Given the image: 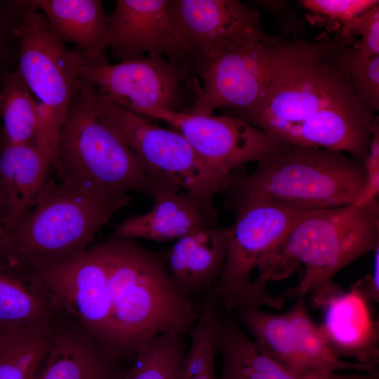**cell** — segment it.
Wrapping results in <instances>:
<instances>
[{
    "label": "cell",
    "instance_id": "cell-25",
    "mask_svg": "<svg viewBox=\"0 0 379 379\" xmlns=\"http://www.w3.org/2000/svg\"><path fill=\"white\" fill-rule=\"evenodd\" d=\"M55 316L0 333V379H36L48 352Z\"/></svg>",
    "mask_w": 379,
    "mask_h": 379
},
{
    "label": "cell",
    "instance_id": "cell-2",
    "mask_svg": "<svg viewBox=\"0 0 379 379\" xmlns=\"http://www.w3.org/2000/svg\"><path fill=\"white\" fill-rule=\"evenodd\" d=\"M109 309L107 348L129 361L147 340L165 333L187 334L197 312L172 281L164 259L131 239L102 243Z\"/></svg>",
    "mask_w": 379,
    "mask_h": 379
},
{
    "label": "cell",
    "instance_id": "cell-17",
    "mask_svg": "<svg viewBox=\"0 0 379 379\" xmlns=\"http://www.w3.org/2000/svg\"><path fill=\"white\" fill-rule=\"evenodd\" d=\"M51 161L34 144H0V219L4 232L32 207L48 181Z\"/></svg>",
    "mask_w": 379,
    "mask_h": 379
},
{
    "label": "cell",
    "instance_id": "cell-11",
    "mask_svg": "<svg viewBox=\"0 0 379 379\" xmlns=\"http://www.w3.org/2000/svg\"><path fill=\"white\" fill-rule=\"evenodd\" d=\"M289 43L270 39L221 51L197 61L193 72L201 81L190 112L211 114L217 108L236 117L260 102Z\"/></svg>",
    "mask_w": 379,
    "mask_h": 379
},
{
    "label": "cell",
    "instance_id": "cell-29",
    "mask_svg": "<svg viewBox=\"0 0 379 379\" xmlns=\"http://www.w3.org/2000/svg\"><path fill=\"white\" fill-rule=\"evenodd\" d=\"M347 44L340 41L326 58L347 79L365 111L373 116L379 110V56L362 55Z\"/></svg>",
    "mask_w": 379,
    "mask_h": 379
},
{
    "label": "cell",
    "instance_id": "cell-36",
    "mask_svg": "<svg viewBox=\"0 0 379 379\" xmlns=\"http://www.w3.org/2000/svg\"><path fill=\"white\" fill-rule=\"evenodd\" d=\"M4 234H5V232H4V229H3L1 222V219H0V240L1 241H3Z\"/></svg>",
    "mask_w": 379,
    "mask_h": 379
},
{
    "label": "cell",
    "instance_id": "cell-12",
    "mask_svg": "<svg viewBox=\"0 0 379 379\" xmlns=\"http://www.w3.org/2000/svg\"><path fill=\"white\" fill-rule=\"evenodd\" d=\"M135 113L168 124L201 157L227 175L246 164L257 163L281 143L262 130L225 114L178 112L159 107Z\"/></svg>",
    "mask_w": 379,
    "mask_h": 379
},
{
    "label": "cell",
    "instance_id": "cell-1",
    "mask_svg": "<svg viewBox=\"0 0 379 379\" xmlns=\"http://www.w3.org/2000/svg\"><path fill=\"white\" fill-rule=\"evenodd\" d=\"M340 41H289L259 104L234 117L282 143L342 152L363 164L374 115L326 58Z\"/></svg>",
    "mask_w": 379,
    "mask_h": 379
},
{
    "label": "cell",
    "instance_id": "cell-16",
    "mask_svg": "<svg viewBox=\"0 0 379 379\" xmlns=\"http://www.w3.org/2000/svg\"><path fill=\"white\" fill-rule=\"evenodd\" d=\"M228 229L215 226L193 232L176 241L164 258L178 289L191 298L211 290L222 272Z\"/></svg>",
    "mask_w": 379,
    "mask_h": 379
},
{
    "label": "cell",
    "instance_id": "cell-5",
    "mask_svg": "<svg viewBox=\"0 0 379 379\" xmlns=\"http://www.w3.org/2000/svg\"><path fill=\"white\" fill-rule=\"evenodd\" d=\"M51 168L58 182L88 192L154 198L180 190L147 166L112 126L98 117L79 88L60 130Z\"/></svg>",
    "mask_w": 379,
    "mask_h": 379
},
{
    "label": "cell",
    "instance_id": "cell-8",
    "mask_svg": "<svg viewBox=\"0 0 379 379\" xmlns=\"http://www.w3.org/2000/svg\"><path fill=\"white\" fill-rule=\"evenodd\" d=\"M234 220L228 229L226 260L213 288L218 307L227 312L251 306L281 309L286 299L269 293L251 279L254 270L284 241L294 225L314 211L258 197H230Z\"/></svg>",
    "mask_w": 379,
    "mask_h": 379
},
{
    "label": "cell",
    "instance_id": "cell-28",
    "mask_svg": "<svg viewBox=\"0 0 379 379\" xmlns=\"http://www.w3.org/2000/svg\"><path fill=\"white\" fill-rule=\"evenodd\" d=\"M184 335L165 333L147 340L124 369L121 379H178L187 350Z\"/></svg>",
    "mask_w": 379,
    "mask_h": 379
},
{
    "label": "cell",
    "instance_id": "cell-34",
    "mask_svg": "<svg viewBox=\"0 0 379 379\" xmlns=\"http://www.w3.org/2000/svg\"><path fill=\"white\" fill-rule=\"evenodd\" d=\"M373 267L371 274L359 279L351 287L366 302H379V246L373 251Z\"/></svg>",
    "mask_w": 379,
    "mask_h": 379
},
{
    "label": "cell",
    "instance_id": "cell-23",
    "mask_svg": "<svg viewBox=\"0 0 379 379\" xmlns=\"http://www.w3.org/2000/svg\"><path fill=\"white\" fill-rule=\"evenodd\" d=\"M237 321L273 359L297 378L309 375L300 357L294 326L288 313L275 314L260 307L243 306L233 311Z\"/></svg>",
    "mask_w": 379,
    "mask_h": 379
},
{
    "label": "cell",
    "instance_id": "cell-10",
    "mask_svg": "<svg viewBox=\"0 0 379 379\" xmlns=\"http://www.w3.org/2000/svg\"><path fill=\"white\" fill-rule=\"evenodd\" d=\"M192 69L158 54L109 64L92 61L82 81L105 100L133 112L159 107L190 112L200 93Z\"/></svg>",
    "mask_w": 379,
    "mask_h": 379
},
{
    "label": "cell",
    "instance_id": "cell-9",
    "mask_svg": "<svg viewBox=\"0 0 379 379\" xmlns=\"http://www.w3.org/2000/svg\"><path fill=\"white\" fill-rule=\"evenodd\" d=\"M79 89L95 114L116 130L143 163L218 218L215 197L225 191L233 174L227 175L204 160L178 132L105 100L85 82Z\"/></svg>",
    "mask_w": 379,
    "mask_h": 379
},
{
    "label": "cell",
    "instance_id": "cell-30",
    "mask_svg": "<svg viewBox=\"0 0 379 379\" xmlns=\"http://www.w3.org/2000/svg\"><path fill=\"white\" fill-rule=\"evenodd\" d=\"M298 4L307 10V19L338 34L344 27L372 8L376 0H302Z\"/></svg>",
    "mask_w": 379,
    "mask_h": 379
},
{
    "label": "cell",
    "instance_id": "cell-37",
    "mask_svg": "<svg viewBox=\"0 0 379 379\" xmlns=\"http://www.w3.org/2000/svg\"><path fill=\"white\" fill-rule=\"evenodd\" d=\"M3 242L0 240V265H4L2 259Z\"/></svg>",
    "mask_w": 379,
    "mask_h": 379
},
{
    "label": "cell",
    "instance_id": "cell-3",
    "mask_svg": "<svg viewBox=\"0 0 379 379\" xmlns=\"http://www.w3.org/2000/svg\"><path fill=\"white\" fill-rule=\"evenodd\" d=\"M379 246L378 203L311 211L258 266L257 279L267 284L289 277L304 265L299 283L283 298L311 294V304L323 309L343 291L333 281L343 268Z\"/></svg>",
    "mask_w": 379,
    "mask_h": 379
},
{
    "label": "cell",
    "instance_id": "cell-31",
    "mask_svg": "<svg viewBox=\"0 0 379 379\" xmlns=\"http://www.w3.org/2000/svg\"><path fill=\"white\" fill-rule=\"evenodd\" d=\"M357 36L359 39L350 46L355 52L365 56H379V5L344 27L337 34L336 40L350 43Z\"/></svg>",
    "mask_w": 379,
    "mask_h": 379
},
{
    "label": "cell",
    "instance_id": "cell-35",
    "mask_svg": "<svg viewBox=\"0 0 379 379\" xmlns=\"http://www.w3.org/2000/svg\"><path fill=\"white\" fill-rule=\"evenodd\" d=\"M312 379H379V371L371 372H357L350 374H339L338 373H315Z\"/></svg>",
    "mask_w": 379,
    "mask_h": 379
},
{
    "label": "cell",
    "instance_id": "cell-19",
    "mask_svg": "<svg viewBox=\"0 0 379 379\" xmlns=\"http://www.w3.org/2000/svg\"><path fill=\"white\" fill-rule=\"evenodd\" d=\"M368 303L353 290L331 298L324 310L320 326L329 346L340 358L356 362L379 361V326L373 319Z\"/></svg>",
    "mask_w": 379,
    "mask_h": 379
},
{
    "label": "cell",
    "instance_id": "cell-26",
    "mask_svg": "<svg viewBox=\"0 0 379 379\" xmlns=\"http://www.w3.org/2000/svg\"><path fill=\"white\" fill-rule=\"evenodd\" d=\"M295 328L298 348L310 375L319 373H338L350 370L371 372L378 370V363L350 361L339 357L329 346L321 328L310 317L305 305V296L298 297L296 304L287 312Z\"/></svg>",
    "mask_w": 379,
    "mask_h": 379
},
{
    "label": "cell",
    "instance_id": "cell-6",
    "mask_svg": "<svg viewBox=\"0 0 379 379\" xmlns=\"http://www.w3.org/2000/svg\"><path fill=\"white\" fill-rule=\"evenodd\" d=\"M256 164L251 173L235 172L224 192L317 211L354 203L365 186L363 164L339 151L281 142Z\"/></svg>",
    "mask_w": 379,
    "mask_h": 379
},
{
    "label": "cell",
    "instance_id": "cell-21",
    "mask_svg": "<svg viewBox=\"0 0 379 379\" xmlns=\"http://www.w3.org/2000/svg\"><path fill=\"white\" fill-rule=\"evenodd\" d=\"M220 379H301L287 371L241 329L234 317H220Z\"/></svg>",
    "mask_w": 379,
    "mask_h": 379
},
{
    "label": "cell",
    "instance_id": "cell-7",
    "mask_svg": "<svg viewBox=\"0 0 379 379\" xmlns=\"http://www.w3.org/2000/svg\"><path fill=\"white\" fill-rule=\"evenodd\" d=\"M20 16L16 29L18 68L29 91L38 100L40 125L36 145L51 162L70 104L93 61L81 51L67 48L46 18L18 0Z\"/></svg>",
    "mask_w": 379,
    "mask_h": 379
},
{
    "label": "cell",
    "instance_id": "cell-13",
    "mask_svg": "<svg viewBox=\"0 0 379 379\" xmlns=\"http://www.w3.org/2000/svg\"><path fill=\"white\" fill-rule=\"evenodd\" d=\"M107 48L121 61L158 54L190 67L196 61L188 42L173 20L168 0H118L108 15Z\"/></svg>",
    "mask_w": 379,
    "mask_h": 379
},
{
    "label": "cell",
    "instance_id": "cell-14",
    "mask_svg": "<svg viewBox=\"0 0 379 379\" xmlns=\"http://www.w3.org/2000/svg\"><path fill=\"white\" fill-rule=\"evenodd\" d=\"M168 6L195 63L221 51L272 36L264 31L258 12L237 0H168Z\"/></svg>",
    "mask_w": 379,
    "mask_h": 379
},
{
    "label": "cell",
    "instance_id": "cell-32",
    "mask_svg": "<svg viewBox=\"0 0 379 379\" xmlns=\"http://www.w3.org/2000/svg\"><path fill=\"white\" fill-rule=\"evenodd\" d=\"M20 16L18 0H0V81L5 73L17 62L18 41L16 29Z\"/></svg>",
    "mask_w": 379,
    "mask_h": 379
},
{
    "label": "cell",
    "instance_id": "cell-27",
    "mask_svg": "<svg viewBox=\"0 0 379 379\" xmlns=\"http://www.w3.org/2000/svg\"><path fill=\"white\" fill-rule=\"evenodd\" d=\"M218 307L213 293L204 296L198 318L187 333L190 344L178 379H217L215 360L218 354Z\"/></svg>",
    "mask_w": 379,
    "mask_h": 379
},
{
    "label": "cell",
    "instance_id": "cell-22",
    "mask_svg": "<svg viewBox=\"0 0 379 379\" xmlns=\"http://www.w3.org/2000/svg\"><path fill=\"white\" fill-rule=\"evenodd\" d=\"M57 311L34 276L0 265V333L49 320Z\"/></svg>",
    "mask_w": 379,
    "mask_h": 379
},
{
    "label": "cell",
    "instance_id": "cell-20",
    "mask_svg": "<svg viewBox=\"0 0 379 379\" xmlns=\"http://www.w3.org/2000/svg\"><path fill=\"white\" fill-rule=\"evenodd\" d=\"M43 11L52 30L62 42L74 44L93 61L107 60L108 15L99 0H24Z\"/></svg>",
    "mask_w": 379,
    "mask_h": 379
},
{
    "label": "cell",
    "instance_id": "cell-15",
    "mask_svg": "<svg viewBox=\"0 0 379 379\" xmlns=\"http://www.w3.org/2000/svg\"><path fill=\"white\" fill-rule=\"evenodd\" d=\"M124 369L78 320L58 311L36 379H121Z\"/></svg>",
    "mask_w": 379,
    "mask_h": 379
},
{
    "label": "cell",
    "instance_id": "cell-24",
    "mask_svg": "<svg viewBox=\"0 0 379 379\" xmlns=\"http://www.w3.org/2000/svg\"><path fill=\"white\" fill-rule=\"evenodd\" d=\"M0 119L1 143L36 145L38 105L16 67L5 73L0 81Z\"/></svg>",
    "mask_w": 379,
    "mask_h": 379
},
{
    "label": "cell",
    "instance_id": "cell-4",
    "mask_svg": "<svg viewBox=\"0 0 379 379\" xmlns=\"http://www.w3.org/2000/svg\"><path fill=\"white\" fill-rule=\"evenodd\" d=\"M130 202L127 194H99L47 181L29 211L5 232L3 262L27 274L71 259L88 249L96 232Z\"/></svg>",
    "mask_w": 379,
    "mask_h": 379
},
{
    "label": "cell",
    "instance_id": "cell-33",
    "mask_svg": "<svg viewBox=\"0 0 379 379\" xmlns=\"http://www.w3.org/2000/svg\"><path fill=\"white\" fill-rule=\"evenodd\" d=\"M363 166L366 178L365 186L354 203L359 205L377 204L379 195V117L376 115L372 118L371 139Z\"/></svg>",
    "mask_w": 379,
    "mask_h": 379
},
{
    "label": "cell",
    "instance_id": "cell-18",
    "mask_svg": "<svg viewBox=\"0 0 379 379\" xmlns=\"http://www.w3.org/2000/svg\"><path fill=\"white\" fill-rule=\"evenodd\" d=\"M153 199L148 211L126 219L110 238L176 241L200 229L216 225L218 218L180 190L166 192Z\"/></svg>",
    "mask_w": 379,
    "mask_h": 379
}]
</instances>
